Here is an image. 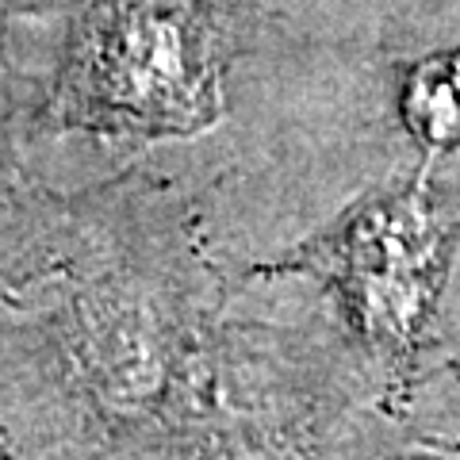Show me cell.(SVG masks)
<instances>
[{
  "mask_svg": "<svg viewBox=\"0 0 460 460\" xmlns=\"http://www.w3.org/2000/svg\"><path fill=\"white\" fill-rule=\"evenodd\" d=\"M204 211L150 165L69 192L39 272L0 296V449L196 460L223 419L242 323Z\"/></svg>",
  "mask_w": 460,
  "mask_h": 460,
  "instance_id": "obj_1",
  "label": "cell"
},
{
  "mask_svg": "<svg viewBox=\"0 0 460 460\" xmlns=\"http://www.w3.org/2000/svg\"><path fill=\"white\" fill-rule=\"evenodd\" d=\"M261 0H69L39 138L154 146L211 131Z\"/></svg>",
  "mask_w": 460,
  "mask_h": 460,
  "instance_id": "obj_2",
  "label": "cell"
},
{
  "mask_svg": "<svg viewBox=\"0 0 460 460\" xmlns=\"http://www.w3.org/2000/svg\"><path fill=\"white\" fill-rule=\"evenodd\" d=\"M456 253L460 177H441L426 157L246 272L250 280L319 284L384 395L407 407L438 349L441 296Z\"/></svg>",
  "mask_w": 460,
  "mask_h": 460,
  "instance_id": "obj_3",
  "label": "cell"
},
{
  "mask_svg": "<svg viewBox=\"0 0 460 460\" xmlns=\"http://www.w3.org/2000/svg\"><path fill=\"white\" fill-rule=\"evenodd\" d=\"M8 23L12 16H0V296L42 269L69 199L31 169L42 81L20 69Z\"/></svg>",
  "mask_w": 460,
  "mask_h": 460,
  "instance_id": "obj_4",
  "label": "cell"
},
{
  "mask_svg": "<svg viewBox=\"0 0 460 460\" xmlns=\"http://www.w3.org/2000/svg\"><path fill=\"white\" fill-rule=\"evenodd\" d=\"M392 104L402 135L422 157L460 154V47L399 62Z\"/></svg>",
  "mask_w": 460,
  "mask_h": 460,
  "instance_id": "obj_5",
  "label": "cell"
}]
</instances>
